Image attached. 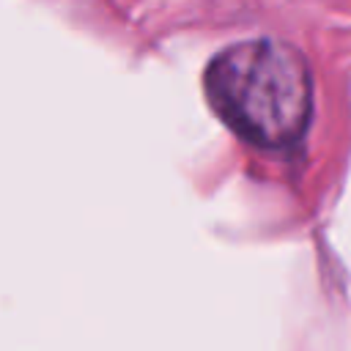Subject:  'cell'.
I'll list each match as a JSON object with an SVG mask.
<instances>
[{"instance_id":"cell-1","label":"cell","mask_w":351,"mask_h":351,"mask_svg":"<svg viewBox=\"0 0 351 351\" xmlns=\"http://www.w3.org/2000/svg\"><path fill=\"white\" fill-rule=\"evenodd\" d=\"M217 115L261 148L293 145L313 115V77L304 55L277 38H250L222 49L206 69Z\"/></svg>"}]
</instances>
